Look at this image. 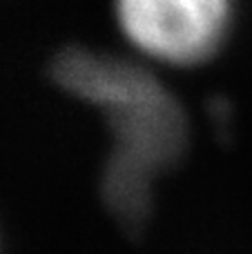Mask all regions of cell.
<instances>
[{
  "instance_id": "1",
  "label": "cell",
  "mask_w": 252,
  "mask_h": 254,
  "mask_svg": "<svg viewBox=\"0 0 252 254\" xmlns=\"http://www.w3.org/2000/svg\"><path fill=\"white\" fill-rule=\"evenodd\" d=\"M63 89L105 114L112 152L103 194L125 230L136 232L152 212L154 179L188 143V123L177 98L138 65L87 49H65L52 63Z\"/></svg>"
},
{
  "instance_id": "2",
  "label": "cell",
  "mask_w": 252,
  "mask_h": 254,
  "mask_svg": "<svg viewBox=\"0 0 252 254\" xmlns=\"http://www.w3.org/2000/svg\"><path fill=\"white\" fill-rule=\"evenodd\" d=\"M127 40L168 65H199L221 49L232 0H114Z\"/></svg>"
}]
</instances>
